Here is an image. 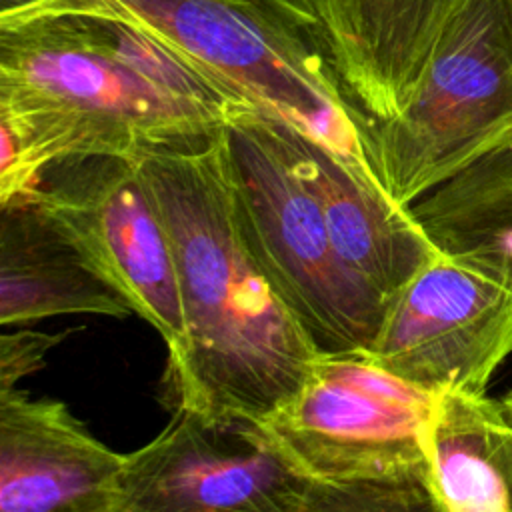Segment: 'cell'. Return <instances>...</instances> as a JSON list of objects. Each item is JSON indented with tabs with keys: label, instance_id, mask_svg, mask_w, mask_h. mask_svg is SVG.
<instances>
[{
	"label": "cell",
	"instance_id": "obj_19",
	"mask_svg": "<svg viewBox=\"0 0 512 512\" xmlns=\"http://www.w3.org/2000/svg\"><path fill=\"white\" fill-rule=\"evenodd\" d=\"M112 512H116V510H112Z\"/></svg>",
	"mask_w": 512,
	"mask_h": 512
},
{
	"label": "cell",
	"instance_id": "obj_3",
	"mask_svg": "<svg viewBox=\"0 0 512 512\" xmlns=\"http://www.w3.org/2000/svg\"><path fill=\"white\" fill-rule=\"evenodd\" d=\"M86 16L150 36L248 108L362 156L354 116L302 28L276 0H28L0 26Z\"/></svg>",
	"mask_w": 512,
	"mask_h": 512
},
{
	"label": "cell",
	"instance_id": "obj_8",
	"mask_svg": "<svg viewBox=\"0 0 512 512\" xmlns=\"http://www.w3.org/2000/svg\"><path fill=\"white\" fill-rule=\"evenodd\" d=\"M370 354L434 396H484L512 354V282L440 254L388 302Z\"/></svg>",
	"mask_w": 512,
	"mask_h": 512
},
{
	"label": "cell",
	"instance_id": "obj_1",
	"mask_svg": "<svg viewBox=\"0 0 512 512\" xmlns=\"http://www.w3.org/2000/svg\"><path fill=\"white\" fill-rule=\"evenodd\" d=\"M252 110L146 34L86 16L0 26V206L84 158L210 140Z\"/></svg>",
	"mask_w": 512,
	"mask_h": 512
},
{
	"label": "cell",
	"instance_id": "obj_11",
	"mask_svg": "<svg viewBox=\"0 0 512 512\" xmlns=\"http://www.w3.org/2000/svg\"><path fill=\"white\" fill-rule=\"evenodd\" d=\"M124 460L64 402L0 392V512H112Z\"/></svg>",
	"mask_w": 512,
	"mask_h": 512
},
{
	"label": "cell",
	"instance_id": "obj_6",
	"mask_svg": "<svg viewBox=\"0 0 512 512\" xmlns=\"http://www.w3.org/2000/svg\"><path fill=\"white\" fill-rule=\"evenodd\" d=\"M434 400L370 352H320L300 388L258 424L308 480L398 478L428 472Z\"/></svg>",
	"mask_w": 512,
	"mask_h": 512
},
{
	"label": "cell",
	"instance_id": "obj_17",
	"mask_svg": "<svg viewBox=\"0 0 512 512\" xmlns=\"http://www.w3.org/2000/svg\"><path fill=\"white\" fill-rule=\"evenodd\" d=\"M68 332H40L30 328L4 330L0 336V392L16 390V384L46 366L48 354L66 340Z\"/></svg>",
	"mask_w": 512,
	"mask_h": 512
},
{
	"label": "cell",
	"instance_id": "obj_13",
	"mask_svg": "<svg viewBox=\"0 0 512 512\" xmlns=\"http://www.w3.org/2000/svg\"><path fill=\"white\" fill-rule=\"evenodd\" d=\"M0 208V324L4 328L72 314L120 320L136 314L130 300L34 196Z\"/></svg>",
	"mask_w": 512,
	"mask_h": 512
},
{
	"label": "cell",
	"instance_id": "obj_15",
	"mask_svg": "<svg viewBox=\"0 0 512 512\" xmlns=\"http://www.w3.org/2000/svg\"><path fill=\"white\" fill-rule=\"evenodd\" d=\"M410 212L442 256L512 282V142L422 196Z\"/></svg>",
	"mask_w": 512,
	"mask_h": 512
},
{
	"label": "cell",
	"instance_id": "obj_9",
	"mask_svg": "<svg viewBox=\"0 0 512 512\" xmlns=\"http://www.w3.org/2000/svg\"><path fill=\"white\" fill-rule=\"evenodd\" d=\"M30 196L76 238L168 352L178 348L184 318L172 246L136 160L56 164Z\"/></svg>",
	"mask_w": 512,
	"mask_h": 512
},
{
	"label": "cell",
	"instance_id": "obj_10",
	"mask_svg": "<svg viewBox=\"0 0 512 512\" xmlns=\"http://www.w3.org/2000/svg\"><path fill=\"white\" fill-rule=\"evenodd\" d=\"M276 2L318 50L360 132L402 112L468 0Z\"/></svg>",
	"mask_w": 512,
	"mask_h": 512
},
{
	"label": "cell",
	"instance_id": "obj_12",
	"mask_svg": "<svg viewBox=\"0 0 512 512\" xmlns=\"http://www.w3.org/2000/svg\"><path fill=\"white\" fill-rule=\"evenodd\" d=\"M288 128L322 202L338 256L388 304L440 252L410 208L394 202L376 182L364 156L344 152L294 124Z\"/></svg>",
	"mask_w": 512,
	"mask_h": 512
},
{
	"label": "cell",
	"instance_id": "obj_4",
	"mask_svg": "<svg viewBox=\"0 0 512 512\" xmlns=\"http://www.w3.org/2000/svg\"><path fill=\"white\" fill-rule=\"evenodd\" d=\"M228 142L244 236L282 302L318 352H372L388 304L338 256L288 124L246 110Z\"/></svg>",
	"mask_w": 512,
	"mask_h": 512
},
{
	"label": "cell",
	"instance_id": "obj_2",
	"mask_svg": "<svg viewBox=\"0 0 512 512\" xmlns=\"http://www.w3.org/2000/svg\"><path fill=\"white\" fill-rule=\"evenodd\" d=\"M136 164L170 238L184 318V340L168 352L172 402L260 422L300 388L320 352L248 246L228 126Z\"/></svg>",
	"mask_w": 512,
	"mask_h": 512
},
{
	"label": "cell",
	"instance_id": "obj_5",
	"mask_svg": "<svg viewBox=\"0 0 512 512\" xmlns=\"http://www.w3.org/2000/svg\"><path fill=\"white\" fill-rule=\"evenodd\" d=\"M358 138L376 182L406 208L512 142V0H468L402 112Z\"/></svg>",
	"mask_w": 512,
	"mask_h": 512
},
{
	"label": "cell",
	"instance_id": "obj_7",
	"mask_svg": "<svg viewBox=\"0 0 512 512\" xmlns=\"http://www.w3.org/2000/svg\"><path fill=\"white\" fill-rule=\"evenodd\" d=\"M308 480L248 418L174 406L148 444L126 454L116 512H300Z\"/></svg>",
	"mask_w": 512,
	"mask_h": 512
},
{
	"label": "cell",
	"instance_id": "obj_18",
	"mask_svg": "<svg viewBox=\"0 0 512 512\" xmlns=\"http://www.w3.org/2000/svg\"><path fill=\"white\" fill-rule=\"evenodd\" d=\"M504 404H506V410H508V414H510V418H512V394L504 400Z\"/></svg>",
	"mask_w": 512,
	"mask_h": 512
},
{
	"label": "cell",
	"instance_id": "obj_16",
	"mask_svg": "<svg viewBox=\"0 0 512 512\" xmlns=\"http://www.w3.org/2000/svg\"><path fill=\"white\" fill-rule=\"evenodd\" d=\"M300 512H446L428 472L382 480H312Z\"/></svg>",
	"mask_w": 512,
	"mask_h": 512
},
{
	"label": "cell",
	"instance_id": "obj_14",
	"mask_svg": "<svg viewBox=\"0 0 512 512\" xmlns=\"http://www.w3.org/2000/svg\"><path fill=\"white\" fill-rule=\"evenodd\" d=\"M424 450L446 512H512V418L504 402L436 394Z\"/></svg>",
	"mask_w": 512,
	"mask_h": 512
}]
</instances>
